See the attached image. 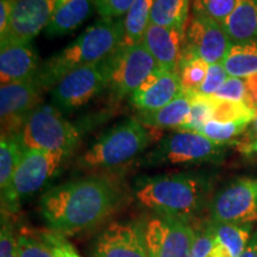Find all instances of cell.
Wrapping results in <instances>:
<instances>
[{
    "instance_id": "obj_1",
    "label": "cell",
    "mask_w": 257,
    "mask_h": 257,
    "mask_svg": "<svg viewBox=\"0 0 257 257\" xmlns=\"http://www.w3.org/2000/svg\"><path fill=\"white\" fill-rule=\"evenodd\" d=\"M119 199V188L112 180L89 176L49 189L42 197L40 208L51 231L70 236L101 223Z\"/></svg>"
},
{
    "instance_id": "obj_2",
    "label": "cell",
    "mask_w": 257,
    "mask_h": 257,
    "mask_svg": "<svg viewBox=\"0 0 257 257\" xmlns=\"http://www.w3.org/2000/svg\"><path fill=\"white\" fill-rule=\"evenodd\" d=\"M123 40L124 18H101L68 47L41 64L37 82L43 91L53 88L72 70L110 57L121 46Z\"/></svg>"
},
{
    "instance_id": "obj_3",
    "label": "cell",
    "mask_w": 257,
    "mask_h": 257,
    "mask_svg": "<svg viewBox=\"0 0 257 257\" xmlns=\"http://www.w3.org/2000/svg\"><path fill=\"white\" fill-rule=\"evenodd\" d=\"M207 193V181L201 176L173 173L141 180L135 197L142 206L157 214L188 221L202 210Z\"/></svg>"
},
{
    "instance_id": "obj_4",
    "label": "cell",
    "mask_w": 257,
    "mask_h": 257,
    "mask_svg": "<svg viewBox=\"0 0 257 257\" xmlns=\"http://www.w3.org/2000/svg\"><path fill=\"white\" fill-rule=\"evenodd\" d=\"M157 140L155 128L134 119L125 120L105 133L78 161L83 169L117 168L133 161Z\"/></svg>"
},
{
    "instance_id": "obj_5",
    "label": "cell",
    "mask_w": 257,
    "mask_h": 257,
    "mask_svg": "<svg viewBox=\"0 0 257 257\" xmlns=\"http://www.w3.org/2000/svg\"><path fill=\"white\" fill-rule=\"evenodd\" d=\"M18 138L24 149L62 153L69 156L78 147L80 131L63 117L56 106L40 105L28 118Z\"/></svg>"
},
{
    "instance_id": "obj_6",
    "label": "cell",
    "mask_w": 257,
    "mask_h": 257,
    "mask_svg": "<svg viewBox=\"0 0 257 257\" xmlns=\"http://www.w3.org/2000/svg\"><path fill=\"white\" fill-rule=\"evenodd\" d=\"M225 144H219L194 131L178 130L160 141L143 163L147 166L195 165L218 162L224 157Z\"/></svg>"
},
{
    "instance_id": "obj_7",
    "label": "cell",
    "mask_w": 257,
    "mask_h": 257,
    "mask_svg": "<svg viewBox=\"0 0 257 257\" xmlns=\"http://www.w3.org/2000/svg\"><path fill=\"white\" fill-rule=\"evenodd\" d=\"M68 155L43 150L24 149L16 169L9 195L3 199V210L15 212L19 202L37 193L59 172Z\"/></svg>"
},
{
    "instance_id": "obj_8",
    "label": "cell",
    "mask_w": 257,
    "mask_h": 257,
    "mask_svg": "<svg viewBox=\"0 0 257 257\" xmlns=\"http://www.w3.org/2000/svg\"><path fill=\"white\" fill-rule=\"evenodd\" d=\"M107 88L117 99L133 95L160 68L142 42L134 46H120L107 57Z\"/></svg>"
},
{
    "instance_id": "obj_9",
    "label": "cell",
    "mask_w": 257,
    "mask_h": 257,
    "mask_svg": "<svg viewBox=\"0 0 257 257\" xmlns=\"http://www.w3.org/2000/svg\"><path fill=\"white\" fill-rule=\"evenodd\" d=\"M107 59L80 67L64 75L51 88L54 106L61 110H75L107 88Z\"/></svg>"
},
{
    "instance_id": "obj_10",
    "label": "cell",
    "mask_w": 257,
    "mask_h": 257,
    "mask_svg": "<svg viewBox=\"0 0 257 257\" xmlns=\"http://www.w3.org/2000/svg\"><path fill=\"white\" fill-rule=\"evenodd\" d=\"M144 237L149 257H191L195 229L187 220L157 214L147 221Z\"/></svg>"
},
{
    "instance_id": "obj_11",
    "label": "cell",
    "mask_w": 257,
    "mask_h": 257,
    "mask_svg": "<svg viewBox=\"0 0 257 257\" xmlns=\"http://www.w3.org/2000/svg\"><path fill=\"white\" fill-rule=\"evenodd\" d=\"M211 219L251 225L257 221V181L239 179L221 188L210 204Z\"/></svg>"
},
{
    "instance_id": "obj_12",
    "label": "cell",
    "mask_w": 257,
    "mask_h": 257,
    "mask_svg": "<svg viewBox=\"0 0 257 257\" xmlns=\"http://www.w3.org/2000/svg\"><path fill=\"white\" fill-rule=\"evenodd\" d=\"M43 88L36 79L12 82L0 87L2 135L19 136L28 118L41 105Z\"/></svg>"
},
{
    "instance_id": "obj_13",
    "label": "cell",
    "mask_w": 257,
    "mask_h": 257,
    "mask_svg": "<svg viewBox=\"0 0 257 257\" xmlns=\"http://www.w3.org/2000/svg\"><path fill=\"white\" fill-rule=\"evenodd\" d=\"M232 42L218 22L192 14L185 30L184 56L200 57L210 64L221 63Z\"/></svg>"
},
{
    "instance_id": "obj_14",
    "label": "cell",
    "mask_w": 257,
    "mask_h": 257,
    "mask_svg": "<svg viewBox=\"0 0 257 257\" xmlns=\"http://www.w3.org/2000/svg\"><path fill=\"white\" fill-rule=\"evenodd\" d=\"M56 0H15L5 43H30L50 23Z\"/></svg>"
},
{
    "instance_id": "obj_15",
    "label": "cell",
    "mask_w": 257,
    "mask_h": 257,
    "mask_svg": "<svg viewBox=\"0 0 257 257\" xmlns=\"http://www.w3.org/2000/svg\"><path fill=\"white\" fill-rule=\"evenodd\" d=\"M94 257H149L144 227L135 223H112L96 240Z\"/></svg>"
},
{
    "instance_id": "obj_16",
    "label": "cell",
    "mask_w": 257,
    "mask_h": 257,
    "mask_svg": "<svg viewBox=\"0 0 257 257\" xmlns=\"http://www.w3.org/2000/svg\"><path fill=\"white\" fill-rule=\"evenodd\" d=\"M181 94L179 72L160 67L130 96V100L140 112H152L168 105Z\"/></svg>"
},
{
    "instance_id": "obj_17",
    "label": "cell",
    "mask_w": 257,
    "mask_h": 257,
    "mask_svg": "<svg viewBox=\"0 0 257 257\" xmlns=\"http://www.w3.org/2000/svg\"><path fill=\"white\" fill-rule=\"evenodd\" d=\"M185 30L150 23L142 43L160 67L178 72L185 50Z\"/></svg>"
},
{
    "instance_id": "obj_18",
    "label": "cell",
    "mask_w": 257,
    "mask_h": 257,
    "mask_svg": "<svg viewBox=\"0 0 257 257\" xmlns=\"http://www.w3.org/2000/svg\"><path fill=\"white\" fill-rule=\"evenodd\" d=\"M41 64L30 43H5L0 46V82L29 81L37 78Z\"/></svg>"
},
{
    "instance_id": "obj_19",
    "label": "cell",
    "mask_w": 257,
    "mask_h": 257,
    "mask_svg": "<svg viewBox=\"0 0 257 257\" xmlns=\"http://www.w3.org/2000/svg\"><path fill=\"white\" fill-rule=\"evenodd\" d=\"M95 0H56L47 34L63 36L78 29L92 12Z\"/></svg>"
},
{
    "instance_id": "obj_20",
    "label": "cell",
    "mask_w": 257,
    "mask_h": 257,
    "mask_svg": "<svg viewBox=\"0 0 257 257\" xmlns=\"http://www.w3.org/2000/svg\"><path fill=\"white\" fill-rule=\"evenodd\" d=\"M220 25L232 43L257 42V0H237L232 14Z\"/></svg>"
},
{
    "instance_id": "obj_21",
    "label": "cell",
    "mask_w": 257,
    "mask_h": 257,
    "mask_svg": "<svg viewBox=\"0 0 257 257\" xmlns=\"http://www.w3.org/2000/svg\"><path fill=\"white\" fill-rule=\"evenodd\" d=\"M192 107V94L182 92L168 105L156 111L138 112L135 119L152 128H179L188 118Z\"/></svg>"
},
{
    "instance_id": "obj_22",
    "label": "cell",
    "mask_w": 257,
    "mask_h": 257,
    "mask_svg": "<svg viewBox=\"0 0 257 257\" xmlns=\"http://www.w3.org/2000/svg\"><path fill=\"white\" fill-rule=\"evenodd\" d=\"M207 226L225 257H239L251 238V225L220 223L211 219L207 221Z\"/></svg>"
},
{
    "instance_id": "obj_23",
    "label": "cell",
    "mask_w": 257,
    "mask_h": 257,
    "mask_svg": "<svg viewBox=\"0 0 257 257\" xmlns=\"http://www.w3.org/2000/svg\"><path fill=\"white\" fill-rule=\"evenodd\" d=\"M223 64L231 78H245L257 74V42L232 43Z\"/></svg>"
},
{
    "instance_id": "obj_24",
    "label": "cell",
    "mask_w": 257,
    "mask_h": 257,
    "mask_svg": "<svg viewBox=\"0 0 257 257\" xmlns=\"http://www.w3.org/2000/svg\"><path fill=\"white\" fill-rule=\"evenodd\" d=\"M24 148L19 142L18 136L2 135L0 140V189L2 200L9 195L12 181Z\"/></svg>"
},
{
    "instance_id": "obj_25",
    "label": "cell",
    "mask_w": 257,
    "mask_h": 257,
    "mask_svg": "<svg viewBox=\"0 0 257 257\" xmlns=\"http://www.w3.org/2000/svg\"><path fill=\"white\" fill-rule=\"evenodd\" d=\"M155 0H135L124 17V40L121 46L141 43L150 24Z\"/></svg>"
},
{
    "instance_id": "obj_26",
    "label": "cell",
    "mask_w": 257,
    "mask_h": 257,
    "mask_svg": "<svg viewBox=\"0 0 257 257\" xmlns=\"http://www.w3.org/2000/svg\"><path fill=\"white\" fill-rule=\"evenodd\" d=\"M192 0H155L150 23L167 28L185 29Z\"/></svg>"
},
{
    "instance_id": "obj_27",
    "label": "cell",
    "mask_w": 257,
    "mask_h": 257,
    "mask_svg": "<svg viewBox=\"0 0 257 257\" xmlns=\"http://www.w3.org/2000/svg\"><path fill=\"white\" fill-rule=\"evenodd\" d=\"M221 100L238 101L257 111V74L245 78H230L213 95Z\"/></svg>"
},
{
    "instance_id": "obj_28",
    "label": "cell",
    "mask_w": 257,
    "mask_h": 257,
    "mask_svg": "<svg viewBox=\"0 0 257 257\" xmlns=\"http://www.w3.org/2000/svg\"><path fill=\"white\" fill-rule=\"evenodd\" d=\"M208 69H210V63L200 57H182L178 70L182 92L197 93L206 79Z\"/></svg>"
},
{
    "instance_id": "obj_29",
    "label": "cell",
    "mask_w": 257,
    "mask_h": 257,
    "mask_svg": "<svg viewBox=\"0 0 257 257\" xmlns=\"http://www.w3.org/2000/svg\"><path fill=\"white\" fill-rule=\"evenodd\" d=\"M192 94V107L188 118L178 130L182 131H194L198 133L206 124L208 120H212L216 105V98L213 95H202L198 93Z\"/></svg>"
},
{
    "instance_id": "obj_30",
    "label": "cell",
    "mask_w": 257,
    "mask_h": 257,
    "mask_svg": "<svg viewBox=\"0 0 257 257\" xmlns=\"http://www.w3.org/2000/svg\"><path fill=\"white\" fill-rule=\"evenodd\" d=\"M248 126L249 123L244 121H217L212 119L202 125L198 133L216 143L227 144L242 135Z\"/></svg>"
},
{
    "instance_id": "obj_31",
    "label": "cell",
    "mask_w": 257,
    "mask_h": 257,
    "mask_svg": "<svg viewBox=\"0 0 257 257\" xmlns=\"http://www.w3.org/2000/svg\"><path fill=\"white\" fill-rule=\"evenodd\" d=\"M257 117V111L249 107L248 105L238 101L221 100L216 98L213 117L212 119L217 121H244L252 123Z\"/></svg>"
},
{
    "instance_id": "obj_32",
    "label": "cell",
    "mask_w": 257,
    "mask_h": 257,
    "mask_svg": "<svg viewBox=\"0 0 257 257\" xmlns=\"http://www.w3.org/2000/svg\"><path fill=\"white\" fill-rule=\"evenodd\" d=\"M237 0H192V14L221 24L236 8Z\"/></svg>"
},
{
    "instance_id": "obj_33",
    "label": "cell",
    "mask_w": 257,
    "mask_h": 257,
    "mask_svg": "<svg viewBox=\"0 0 257 257\" xmlns=\"http://www.w3.org/2000/svg\"><path fill=\"white\" fill-rule=\"evenodd\" d=\"M18 257H55L49 245L41 237H31L25 232L16 237Z\"/></svg>"
},
{
    "instance_id": "obj_34",
    "label": "cell",
    "mask_w": 257,
    "mask_h": 257,
    "mask_svg": "<svg viewBox=\"0 0 257 257\" xmlns=\"http://www.w3.org/2000/svg\"><path fill=\"white\" fill-rule=\"evenodd\" d=\"M191 257H218L217 242L207 223L195 229Z\"/></svg>"
},
{
    "instance_id": "obj_35",
    "label": "cell",
    "mask_w": 257,
    "mask_h": 257,
    "mask_svg": "<svg viewBox=\"0 0 257 257\" xmlns=\"http://www.w3.org/2000/svg\"><path fill=\"white\" fill-rule=\"evenodd\" d=\"M229 78L223 62L210 64L206 79L197 93L202 95H214Z\"/></svg>"
},
{
    "instance_id": "obj_36",
    "label": "cell",
    "mask_w": 257,
    "mask_h": 257,
    "mask_svg": "<svg viewBox=\"0 0 257 257\" xmlns=\"http://www.w3.org/2000/svg\"><path fill=\"white\" fill-rule=\"evenodd\" d=\"M40 237L49 245L55 257H81L76 252L72 244L67 242L62 234H59L50 230L43 231Z\"/></svg>"
},
{
    "instance_id": "obj_37",
    "label": "cell",
    "mask_w": 257,
    "mask_h": 257,
    "mask_svg": "<svg viewBox=\"0 0 257 257\" xmlns=\"http://www.w3.org/2000/svg\"><path fill=\"white\" fill-rule=\"evenodd\" d=\"M135 0H95V8L101 18H123L131 9Z\"/></svg>"
},
{
    "instance_id": "obj_38",
    "label": "cell",
    "mask_w": 257,
    "mask_h": 257,
    "mask_svg": "<svg viewBox=\"0 0 257 257\" xmlns=\"http://www.w3.org/2000/svg\"><path fill=\"white\" fill-rule=\"evenodd\" d=\"M0 257H18L17 242L11 224L3 216L0 232Z\"/></svg>"
},
{
    "instance_id": "obj_39",
    "label": "cell",
    "mask_w": 257,
    "mask_h": 257,
    "mask_svg": "<svg viewBox=\"0 0 257 257\" xmlns=\"http://www.w3.org/2000/svg\"><path fill=\"white\" fill-rule=\"evenodd\" d=\"M15 0H0V40L8 34L11 23Z\"/></svg>"
},
{
    "instance_id": "obj_40",
    "label": "cell",
    "mask_w": 257,
    "mask_h": 257,
    "mask_svg": "<svg viewBox=\"0 0 257 257\" xmlns=\"http://www.w3.org/2000/svg\"><path fill=\"white\" fill-rule=\"evenodd\" d=\"M239 257H257V231L252 234L248 245L244 249V251L240 253Z\"/></svg>"
},
{
    "instance_id": "obj_41",
    "label": "cell",
    "mask_w": 257,
    "mask_h": 257,
    "mask_svg": "<svg viewBox=\"0 0 257 257\" xmlns=\"http://www.w3.org/2000/svg\"><path fill=\"white\" fill-rule=\"evenodd\" d=\"M252 133L257 137V117L255 118V120L252 121Z\"/></svg>"
},
{
    "instance_id": "obj_42",
    "label": "cell",
    "mask_w": 257,
    "mask_h": 257,
    "mask_svg": "<svg viewBox=\"0 0 257 257\" xmlns=\"http://www.w3.org/2000/svg\"><path fill=\"white\" fill-rule=\"evenodd\" d=\"M249 149L251 150V152H256L257 153V140L255 141V142H252L251 144H250Z\"/></svg>"
}]
</instances>
